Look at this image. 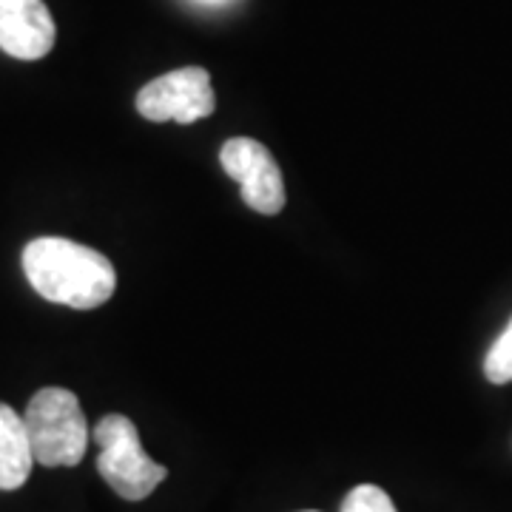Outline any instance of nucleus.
<instances>
[{"label":"nucleus","instance_id":"nucleus-7","mask_svg":"<svg viewBox=\"0 0 512 512\" xmlns=\"http://www.w3.org/2000/svg\"><path fill=\"white\" fill-rule=\"evenodd\" d=\"M35 467L26 424L9 404H0V490H20Z\"/></svg>","mask_w":512,"mask_h":512},{"label":"nucleus","instance_id":"nucleus-6","mask_svg":"<svg viewBox=\"0 0 512 512\" xmlns=\"http://www.w3.org/2000/svg\"><path fill=\"white\" fill-rule=\"evenodd\" d=\"M55 20L43 0H0V49L15 60H40L55 46Z\"/></svg>","mask_w":512,"mask_h":512},{"label":"nucleus","instance_id":"nucleus-4","mask_svg":"<svg viewBox=\"0 0 512 512\" xmlns=\"http://www.w3.org/2000/svg\"><path fill=\"white\" fill-rule=\"evenodd\" d=\"M217 109L211 74L200 66H185L163 77H154L137 92V111L151 123L191 126Z\"/></svg>","mask_w":512,"mask_h":512},{"label":"nucleus","instance_id":"nucleus-1","mask_svg":"<svg viewBox=\"0 0 512 512\" xmlns=\"http://www.w3.org/2000/svg\"><path fill=\"white\" fill-rule=\"evenodd\" d=\"M23 274L43 299L74 311H94L117 291L109 256L63 237L32 239L23 248Z\"/></svg>","mask_w":512,"mask_h":512},{"label":"nucleus","instance_id":"nucleus-2","mask_svg":"<svg viewBox=\"0 0 512 512\" xmlns=\"http://www.w3.org/2000/svg\"><path fill=\"white\" fill-rule=\"evenodd\" d=\"M32 456L43 467H74L86 456L89 424L83 407L66 387H43L23 413Z\"/></svg>","mask_w":512,"mask_h":512},{"label":"nucleus","instance_id":"nucleus-3","mask_svg":"<svg viewBox=\"0 0 512 512\" xmlns=\"http://www.w3.org/2000/svg\"><path fill=\"white\" fill-rule=\"evenodd\" d=\"M94 441L100 447L97 473L120 498L143 501L168 478L163 464H157L143 450L140 433L128 416H103L94 427Z\"/></svg>","mask_w":512,"mask_h":512},{"label":"nucleus","instance_id":"nucleus-8","mask_svg":"<svg viewBox=\"0 0 512 512\" xmlns=\"http://www.w3.org/2000/svg\"><path fill=\"white\" fill-rule=\"evenodd\" d=\"M484 376L493 384L512 382V319L484 359Z\"/></svg>","mask_w":512,"mask_h":512},{"label":"nucleus","instance_id":"nucleus-10","mask_svg":"<svg viewBox=\"0 0 512 512\" xmlns=\"http://www.w3.org/2000/svg\"><path fill=\"white\" fill-rule=\"evenodd\" d=\"M305 512H316V510H305Z\"/></svg>","mask_w":512,"mask_h":512},{"label":"nucleus","instance_id":"nucleus-9","mask_svg":"<svg viewBox=\"0 0 512 512\" xmlns=\"http://www.w3.org/2000/svg\"><path fill=\"white\" fill-rule=\"evenodd\" d=\"M342 512H399L393 498L384 493L376 484H359L353 487L345 501H342Z\"/></svg>","mask_w":512,"mask_h":512},{"label":"nucleus","instance_id":"nucleus-5","mask_svg":"<svg viewBox=\"0 0 512 512\" xmlns=\"http://www.w3.org/2000/svg\"><path fill=\"white\" fill-rule=\"evenodd\" d=\"M220 165L242 188V202L262 217H276L285 208V180L274 154L251 137H231L220 148Z\"/></svg>","mask_w":512,"mask_h":512}]
</instances>
